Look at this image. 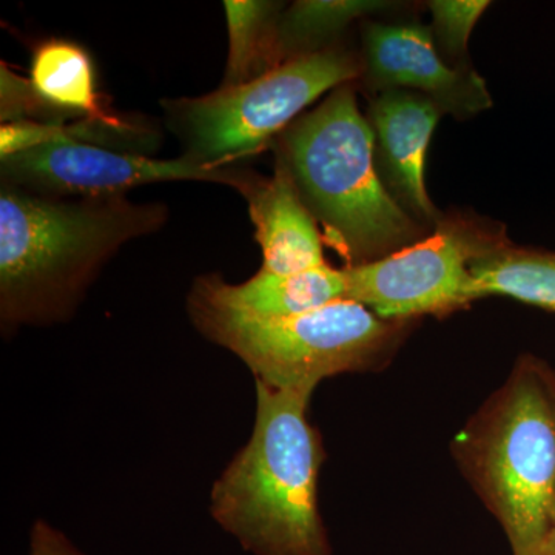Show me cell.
I'll use <instances>...</instances> for the list:
<instances>
[{
	"mask_svg": "<svg viewBox=\"0 0 555 555\" xmlns=\"http://www.w3.org/2000/svg\"><path fill=\"white\" fill-rule=\"evenodd\" d=\"M364 72L374 90L425 94L443 112L474 115L491 107L485 80L470 68H451L437 53L433 35L422 25H364Z\"/></svg>",
	"mask_w": 555,
	"mask_h": 555,
	"instance_id": "9",
	"label": "cell"
},
{
	"mask_svg": "<svg viewBox=\"0 0 555 555\" xmlns=\"http://www.w3.org/2000/svg\"><path fill=\"white\" fill-rule=\"evenodd\" d=\"M28 555H86L61 529L47 520H36L30 531Z\"/></svg>",
	"mask_w": 555,
	"mask_h": 555,
	"instance_id": "18",
	"label": "cell"
},
{
	"mask_svg": "<svg viewBox=\"0 0 555 555\" xmlns=\"http://www.w3.org/2000/svg\"><path fill=\"white\" fill-rule=\"evenodd\" d=\"M224 10L229 28V60L221 87L241 86L278 67V3L228 0Z\"/></svg>",
	"mask_w": 555,
	"mask_h": 555,
	"instance_id": "16",
	"label": "cell"
},
{
	"mask_svg": "<svg viewBox=\"0 0 555 555\" xmlns=\"http://www.w3.org/2000/svg\"><path fill=\"white\" fill-rule=\"evenodd\" d=\"M189 299L250 318L297 317L346 299V278L328 264L295 275L261 269L241 284L206 275L195 280Z\"/></svg>",
	"mask_w": 555,
	"mask_h": 555,
	"instance_id": "12",
	"label": "cell"
},
{
	"mask_svg": "<svg viewBox=\"0 0 555 555\" xmlns=\"http://www.w3.org/2000/svg\"><path fill=\"white\" fill-rule=\"evenodd\" d=\"M443 113L436 101L409 90L383 91L369 109L375 147L393 198L416 221L433 228L443 217L427 193L426 155Z\"/></svg>",
	"mask_w": 555,
	"mask_h": 555,
	"instance_id": "10",
	"label": "cell"
},
{
	"mask_svg": "<svg viewBox=\"0 0 555 555\" xmlns=\"http://www.w3.org/2000/svg\"><path fill=\"white\" fill-rule=\"evenodd\" d=\"M470 299L502 295L555 313V251L502 238L469 266Z\"/></svg>",
	"mask_w": 555,
	"mask_h": 555,
	"instance_id": "14",
	"label": "cell"
},
{
	"mask_svg": "<svg viewBox=\"0 0 555 555\" xmlns=\"http://www.w3.org/2000/svg\"><path fill=\"white\" fill-rule=\"evenodd\" d=\"M486 0H434L429 2L434 30L441 46L454 54L465 53L467 40L481 14L488 9Z\"/></svg>",
	"mask_w": 555,
	"mask_h": 555,
	"instance_id": "17",
	"label": "cell"
},
{
	"mask_svg": "<svg viewBox=\"0 0 555 555\" xmlns=\"http://www.w3.org/2000/svg\"><path fill=\"white\" fill-rule=\"evenodd\" d=\"M547 555H555V529H554L553 539H551L550 550H547Z\"/></svg>",
	"mask_w": 555,
	"mask_h": 555,
	"instance_id": "19",
	"label": "cell"
},
{
	"mask_svg": "<svg viewBox=\"0 0 555 555\" xmlns=\"http://www.w3.org/2000/svg\"><path fill=\"white\" fill-rule=\"evenodd\" d=\"M167 218L160 203H133L127 196L50 198L2 184V326L67 320L108 259L124 244L163 228Z\"/></svg>",
	"mask_w": 555,
	"mask_h": 555,
	"instance_id": "1",
	"label": "cell"
},
{
	"mask_svg": "<svg viewBox=\"0 0 555 555\" xmlns=\"http://www.w3.org/2000/svg\"><path fill=\"white\" fill-rule=\"evenodd\" d=\"M255 383L254 430L211 488V517L254 555H332L318 506L326 451L310 397Z\"/></svg>",
	"mask_w": 555,
	"mask_h": 555,
	"instance_id": "2",
	"label": "cell"
},
{
	"mask_svg": "<svg viewBox=\"0 0 555 555\" xmlns=\"http://www.w3.org/2000/svg\"><path fill=\"white\" fill-rule=\"evenodd\" d=\"M244 198L262 251V270L295 275L324 268L323 236L302 203L286 164L276 156L272 177L254 179Z\"/></svg>",
	"mask_w": 555,
	"mask_h": 555,
	"instance_id": "11",
	"label": "cell"
},
{
	"mask_svg": "<svg viewBox=\"0 0 555 555\" xmlns=\"http://www.w3.org/2000/svg\"><path fill=\"white\" fill-rule=\"evenodd\" d=\"M477 218L443 217L433 233L389 257L345 268L346 299L387 321H411L463 309L470 299L469 266L505 238Z\"/></svg>",
	"mask_w": 555,
	"mask_h": 555,
	"instance_id": "7",
	"label": "cell"
},
{
	"mask_svg": "<svg viewBox=\"0 0 555 555\" xmlns=\"http://www.w3.org/2000/svg\"><path fill=\"white\" fill-rule=\"evenodd\" d=\"M2 184L50 198L126 196L139 185L203 181L228 185L244 195L258 173L236 166H214L185 155L155 159L80 141H54L0 158Z\"/></svg>",
	"mask_w": 555,
	"mask_h": 555,
	"instance_id": "8",
	"label": "cell"
},
{
	"mask_svg": "<svg viewBox=\"0 0 555 555\" xmlns=\"http://www.w3.org/2000/svg\"><path fill=\"white\" fill-rule=\"evenodd\" d=\"M188 306L193 326L235 353L255 379L308 397L323 379L386 366L408 324L383 320L350 299L288 318L244 317L193 299Z\"/></svg>",
	"mask_w": 555,
	"mask_h": 555,
	"instance_id": "5",
	"label": "cell"
},
{
	"mask_svg": "<svg viewBox=\"0 0 555 555\" xmlns=\"http://www.w3.org/2000/svg\"><path fill=\"white\" fill-rule=\"evenodd\" d=\"M361 72L363 65L349 51L327 47L241 86L170 102L169 112L188 145L185 155L214 166H236L268 147L318 98L352 82Z\"/></svg>",
	"mask_w": 555,
	"mask_h": 555,
	"instance_id": "6",
	"label": "cell"
},
{
	"mask_svg": "<svg viewBox=\"0 0 555 555\" xmlns=\"http://www.w3.org/2000/svg\"><path fill=\"white\" fill-rule=\"evenodd\" d=\"M30 83L49 112L51 124L64 119L91 122L126 137H141V130L115 115L104 104L96 87L93 62L79 43L51 39L33 51Z\"/></svg>",
	"mask_w": 555,
	"mask_h": 555,
	"instance_id": "13",
	"label": "cell"
},
{
	"mask_svg": "<svg viewBox=\"0 0 555 555\" xmlns=\"http://www.w3.org/2000/svg\"><path fill=\"white\" fill-rule=\"evenodd\" d=\"M377 0H299L278 17L275 56L278 65L302 54L327 49L324 42L339 35L358 17L389 9Z\"/></svg>",
	"mask_w": 555,
	"mask_h": 555,
	"instance_id": "15",
	"label": "cell"
},
{
	"mask_svg": "<svg viewBox=\"0 0 555 555\" xmlns=\"http://www.w3.org/2000/svg\"><path fill=\"white\" fill-rule=\"evenodd\" d=\"M284 160L302 203L346 268L367 264L425 238L426 225L393 198L375 166V134L352 82L281 134Z\"/></svg>",
	"mask_w": 555,
	"mask_h": 555,
	"instance_id": "3",
	"label": "cell"
},
{
	"mask_svg": "<svg viewBox=\"0 0 555 555\" xmlns=\"http://www.w3.org/2000/svg\"><path fill=\"white\" fill-rule=\"evenodd\" d=\"M452 455L513 555H547L555 529V371L531 353L452 440Z\"/></svg>",
	"mask_w": 555,
	"mask_h": 555,
	"instance_id": "4",
	"label": "cell"
}]
</instances>
